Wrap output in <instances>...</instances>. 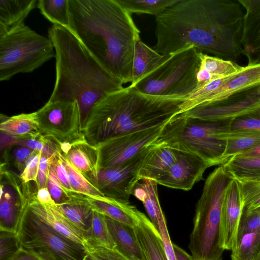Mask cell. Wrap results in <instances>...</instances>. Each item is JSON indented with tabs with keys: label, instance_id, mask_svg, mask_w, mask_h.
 <instances>
[{
	"label": "cell",
	"instance_id": "6da1fadb",
	"mask_svg": "<svg viewBox=\"0 0 260 260\" xmlns=\"http://www.w3.org/2000/svg\"><path fill=\"white\" fill-rule=\"evenodd\" d=\"M245 13L240 0H178L155 17L152 48L166 55L192 46L235 62L243 54Z\"/></svg>",
	"mask_w": 260,
	"mask_h": 260
},
{
	"label": "cell",
	"instance_id": "7a4b0ae2",
	"mask_svg": "<svg viewBox=\"0 0 260 260\" xmlns=\"http://www.w3.org/2000/svg\"><path fill=\"white\" fill-rule=\"evenodd\" d=\"M69 29L111 75L131 83L140 31L117 0H68Z\"/></svg>",
	"mask_w": 260,
	"mask_h": 260
},
{
	"label": "cell",
	"instance_id": "3957f363",
	"mask_svg": "<svg viewBox=\"0 0 260 260\" xmlns=\"http://www.w3.org/2000/svg\"><path fill=\"white\" fill-rule=\"evenodd\" d=\"M48 37L55 53V81L48 101L76 102L83 121L91 108L123 83L109 73L68 28L52 25Z\"/></svg>",
	"mask_w": 260,
	"mask_h": 260
},
{
	"label": "cell",
	"instance_id": "277c9868",
	"mask_svg": "<svg viewBox=\"0 0 260 260\" xmlns=\"http://www.w3.org/2000/svg\"><path fill=\"white\" fill-rule=\"evenodd\" d=\"M182 99L147 95L128 86L108 94L82 122L85 140L96 146L111 138L161 126L178 114Z\"/></svg>",
	"mask_w": 260,
	"mask_h": 260
},
{
	"label": "cell",
	"instance_id": "5b68a950",
	"mask_svg": "<svg viewBox=\"0 0 260 260\" xmlns=\"http://www.w3.org/2000/svg\"><path fill=\"white\" fill-rule=\"evenodd\" d=\"M233 178L220 165L207 178L195 210L188 245L194 260H222L221 214L225 189Z\"/></svg>",
	"mask_w": 260,
	"mask_h": 260
},
{
	"label": "cell",
	"instance_id": "8992f818",
	"mask_svg": "<svg viewBox=\"0 0 260 260\" xmlns=\"http://www.w3.org/2000/svg\"><path fill=\"white\" fill-rule=\"evenodd\" d=\"M232 120L212 121L178 114L166 123L153 144L189 152L201 158L209 167L225 163L223 155Z\"/></svg>",
	"mask_w": 260,
	"mask_h": 260
},
{
	"label": "cell",
	"instance_id": "52a82bcc",
	"mask_svg": "<svg viewBox=\"0 0 260 260\" xmlns=\"http://www.w3.org/2000/svg\"><path fill=\"white\" fill-rule=\"evenodd\" d=\"M200 52L191 46L169 54L132 87L147 95L183 99L197 88Z\"/></svg>",
	"mask_w": 260,
	"mask_h": 260
},
{
	"label": "cell",
	"instance_id": "ba28073f",
	"mask_svg": "<svg viewBox=\"0 0 260 260\" xmlns=\"http://www.w3.org/2000/svg\"><path fill=\"white\" fill-rule=\"evenodd\" d=\"M55 56L50 39L23 23L0 35V81L31 73Z\"/></svg>",
	"mask_w": 260,
	"mask_h": 260
},
{
	"label": "cell",
	"instance_id": "9c48e42d",
	"mask_svg": "<svg viewBox=\"0 0 260 260\" xmlns=\"http://www.w3.org/2000/svg\"><path fill=\"white\" fill-rule=\"evenodd\" d=\"M21 249L42 260H83L85 247L54 230L26 207L17 232Z\"/></svg>",
	"mask_w": 260,
	"mask_h": 260
},
{
	"label": "cell",
	"instance_id": "30bf717a",
	"mask_svg": "<svg viewBox=\"0 0 260 260\" xmlns=\"http://www.w3.org/2000/svg\"><path fill=\"white\" fill-rule=\"evenodd\" d=\"M36 112L39 133L55 141L60 151L64 152L71 144L85 139L76 102L48 101Z\"/></svg>",
	"mask_w": 260,
	"mask_h": 260
},
{
	"label": "cell",
	"instance_id": "8fae6325",
	"mask_svg": "<svg viewBox=\"0 0 260 260\" xmlns=\"http://www.w3.org/2000/svg\"><path fill=\"white\" fill-rule=\"evenodd\" d=\"M164 125L118 135L96 145L100 169L117 167L137 158L154 143Z\"/></svg>",
	"mask_w": 260,
	"mask_h": 260
},
{
	"label": "cell",
	"instance_id": "7c38bea8",
	"mask_svg": "<svg viewBox=\"0 0 260 260\" xmlns=\"http://www.w3.org/2000/svg\"><path fill=\"white\" fill-rule=\"evenodd\" d=\"M260 106V85L217 102L198 106L180 113L204 120H232Z\"/></svg>",
	"mask_w": 260,
	"mask_h": 260
},
{
	"label": "cell",
	"instance_id": "4fadbf2b",
	"mask_svg": "<svg viewBox=\"0 0 260 260\" xmlns=\"http://www.w3.org/2000/svg\"><path fill=\"white\" fill-rule=\"evenodd\" d=\"M152 145L143 153L130 162L115 168L100 169L96 186L106 197L128 201L135 184L139 181L138 173L140 167Z\"/></svg>",
	"mask_w": 260,
	"mask_h": 260
},
{
	"label": "cell",
	"instance_id": "5bb4252c",
	"mask_svg": "<svg viewBox=\"0 0 260 260\" xmlns=\"http://www.w3.org/2000/svg\"><path fill=\"white\" fill-rule=\"evenodd\" d=\"M208 168L206 163L199 156L177 150L175 162L156 182L168 187L188 191L203 179L204 173Z\"/></svg>",
	"mask_w": 260,
	"mask_h": 260
},
{
	"label": "cell",
	"instance_id": "9a60e30c",
	"mask_svg": "<svg viewBox=\"0 0 260 260\" xmlns=\"http://www.w3.org/2000/svg\"><path fill=\"white\" fill-rule=\"evenodd\" d=\"M244 208L238 181L232 179L224 193L221 214V235L223 249L231 250Z\"/></svg>",
	"mask_w": 260,
	"mask_h": 260
},
{
	"label": "cell",
	"instance_id": "2e32d148",
	"mask_svg": "<svg viewBox=\"0 0 260 260\" xmlns=\"http://www.w3.org/2000/svg\"><path fill=\"white\" fill-rule=\"evenodd\" d=\"M28 207L41 220L63 236L84 246V233L57 209L56 205L39 202L36 196L29 198Z\"/></svg>",
	"mask_w": 260,
	"mask_h": 260
},
{
	"label": "cell",
	"instance_id": "e0dca14e",
	"mask_svg": "<svg viewBox=\"0 0 260 260\" xmlns=\"http://www.w3.org/2000/svg\"><path fill=\"white\" fill-rule=\"evenodd\" d=\"M29 198L15 195L7 185H1L0 230L17 233Z\"/></svg>",
	"mask_w": 260,
	"mask_h": 260
},
{
	"label": "cell",
	"instance_id": "ac0fdd59",
	"mask_svg": "<svg viewBox=\"0 0 260 260\" xmlns=\"http://www.w3.org/2000/svg\"><path fill=\"white\" fill-rule=\"evenodd\" d=\"M63 155L72 165L95 185L100 170L99 152L96 147L83 139L71 144Z\"/></svg>",
	"mask_w": 260,
	"mask_h": 260
},
{
	"label": "cell",
	"instance_id": "d6986e66",
	"mask_svg": "<svg viewBox=\"0 0 260 260\" xmlns=\"http://www.w3.org/2000/svg\"><path fill=\"white\" fill-rule=\"evenodd\" d=\"M106 222L114 241L115 249L129 260H147L134 227L105 216Z\"/></svg>",
	"mask_w": 260,
	"mask_h": 260
},
{
	"label": "cell",
	"instance_id": "ffe728a7",
	"mask_svg": "<svg viewBox=\"0 0 260 260\" xmlns=\"http://www.w3.org/2000/svg\"><path fill=\"white\" fill-rule=\"evenodd\" d=\"M177 150L169 147L152 144L142 162L138 173L139 180H156L164 174L175 162Z\"/></svg>",
	"mask_w": 260,
	"mask_h": 260
},
{
	"label": "cell",
	"instance_id": "44dd1931",
	"mask_svg": "<svg viewBox=\"0 0 260 260\" xmlns=\"http://www.w3.org/2000/svg\"><path fill=\"white\" fill-rule=\"evenodd\" d=\"M199 57L200 63L197 74L196 88L201 87L214 79L234 76L243 68L234 61L201 52L199 53Z\"/></svg>",
	"mask_w": 260,
	"mask_h": 260
},
{
	"label": "cell",
	"instance_id": "7402d4cb",
	"mask_svg": "<svg viewBox=\"0 0 260 260\" xmlns=\"http://www.w3.org/2000/svg\"><path fill=\"white\" fill-rule=\"evenodd\" d=\"M134 229L147 260H168L158 231L142 212Z\"/></svg>",
	"mask_w": 260,
	"mask_h": 260
},
{
	"label": "cell",
	"instance_id": "603a6c76",
	"mask_svg": "<svg viewBox=\"0 0 260 260\" xmlns=\"http://www.w3.org/2000/svg\"><path fill=\"white\" fill-rule=\"evenodd\" d=\"M245 9L242 45L246 56L260 51V0H240Z\"/></svg>",
	"mask_w": 260,
	"mask_h": 260
},
{
	"label": "cell",
	"instance_id": "cb8c5ba5",
	"mask_svg": "<svg viewBox=\"0 0 260 260\" xmlns=\"http://www.w3.org/2000/svg\"><path fill=\"white\" fill-rule=\"evenodd\" d=\"M85 198L93 210L112 219L133 227L138 223L141 212L128 201L110 198L105 201L86 197Z\"/></svg>",
	"mask_w": 260,
	"mask_h": 260
},
{
	"label": "cell",
	"instance_id": "d4e9b609",
	"mask_svg": "<svg viewBox=\"0 0 260 260\" xmlns=\"http://www.w3.org/2000/svg\"><path fill=\"white\" fill-rule=\"evenodd\" d=\"M36 0H0V35L24 23Z\"/></svg>",
	"mask_w": 260,
	"mask_h": 260
},
{
	"label": "cell",
	"instance_id": "484cf974",
	"mask_svg": "<svg viewBox=\"0 0 260 260\" xmlns=\"http://www.w3.org/2000/svg\"><path fill=\"white\" fill-rule=\"evenodd\" d=\"M162 55L150 47L141 40L135 45L132 82L134 86L143 78L157 67L168 56Z\"/></svg>",
	"mask_w": 260,
	"mask_h": 260
},
{
	"label": "cell",
	"instance_id": "4316f807",
	"mask_svg": "<svg viewBox=\"0 0 260 260\" xmlns=\"http://www.w3.org/2000/svg\"><path fill=\"white\" fill-rule=\"evenodd\" d=\"M157 184L150 179L140 180L135 184L132 194L142 202L149 219L158 231L159 222L165 216L159 203Z\"/></svg>",
	"mask_w": 260,
	"mask_h": 260
},
{
	"label": "cell",
	"instance_id": "83f0119b",
	"mask_svg": "<svg viewBox=\"0 0 260 260\" xmlns=\"http://www.w3.org/2000/svg\"><path fill=\"white\" fill-rule=\"evenodd\" d=\"M57 209L84 235L89 231L93 209L84 196H78L71 202L56 205Z\"/></svg>",
	"mask_w": 260,
	"mask_h": 260
},
{
	"label": "cell",
	"instance_id": "f1b7e54d",
	"mask_svg": "<svg viewBox=\"0 0 260 260\" xmlns=\"http://www.w3.org/2000/svg\"><path fill=\"white\" fill-rule=\"evenodd\" d=\"M0 123L2 133L9 134L19 139H27L35 136L40 133L36 112L21 113L7 117L3 116Z\"/></svg>",
	"mask_w": 260,
	"mask_h": 260
},
{
	"label": "cell",
	"instance_id": "f546056e",
	"mask_svg": "<svg viewBox=\"0 0 260 260\" xmlns=\"http://www.w3.org/2000/svg\"><path fill=\"white\" fill-rule=\"evenodd\" d=\"M226 140L223 157L226 162L232 157L260 144V132L250 130L229 131L222 136Z\"/></svg>",
	"mask_w": 260,
	"mask_h": 260
},
{
	"label": "cell",
	"instance_id": "4dcf8cb0",
	"mask_svg": "<svg viewBox=\"0 0 260 260\" xmlns=\"http://www.w3.org/2000/svg\"><path fill=\"white\" fill-rule=\"evenodd\" d=\"M222 166L231 177L237 180L260 179V155H237Z\"/></svg>",
	"mask_w": 260,
	"mask_h": 260
},
{
	"label": "cell",
	"instance_id": "1f68e13d",
	"mask_svg": "<svg viewBox=\"0 0 260 260\" xmlns=\"http://www.w3.org/2000/svg\"><path fill=\"white\" fill-rule=\"evenodd\" d=\"M57 154L67 169L70 185L74 193L102 201L108 199V197H106L94 184L72 165L60 151H58Z\"/></svg>",
	"mask_w": 260,
	"mask_h": 260
},
{
	"label": "cell",
	"instance_id": "d6a6232c",
	"mask_svg": "<svg viewBox=\"0 0 260 260\" xmlns=\"http://www.w3.org/2000/svg\"><path fill=\"white\" fill-rule=\"evenodd\" d=\"M232 260H260V229L237 234Z\"/></svg>",
	"mask_w": 260,
	"mask_h": 260
},
{
	"label": "cell",
	"instance_id": "836d02e7",
	"mask_svg": "<svg viewBox=\"0 0 260 260\" xmlns=\"http://www.w3.org/2000/svg\"><path fill=\"white\" fill-rule=\"evenodd\" d=\"M37 7L41 13L54 25L69 29L68 0H39Z\"/></svg>",
	"mask_w": 260,
	"mask_h": 260
},
{
	"label": "cell",
	"instance_id": "e575fe53",
	"mask_svg": "<svg viewBox=\"0 0 260 260\" xmlns=\"http://www.w3.org/2000/svg\"><path fill=\"white\" fill-rule=\"evenodd\" d=\"M178 0H117L131 14H147L157 16Z\"/></svg>",
	"mask_w": 260,
	"mask_h": 260
},
{
	"label": "cell",
	"instance_id": "d590c367",
	"mask_svg": "<svg viewBox=\"0 0 260 260\" xmlns=\"http://www.w3.org/2000/svg\"><path fill=\"white\" fill-rule=\"evenodd\" d=\"M85 238L86 241L96 245L112 249L115 247L105 215L95 210H93L91 228L85 234Z\"/></svg>",
	"mask_w": 260,
	"mask_h": 260
},
{
	"label": "cell",
	"instance_id": "8d00e7d4",
	"mask_svg": "<svg viewBox=\"0 0 260 260\" xmlns=\"http://www.w3.org/2000/svg\"><path fill=\"white\" fill-rule=\"evenodd\" d=\"M55 157L56 156L50 163L47 187L55 204L60 205L71 202L77 195H73V194L68 192L60 183L55 170Z\"/></svg>",
	"mask_w": 260,
	"mask_h": 260
},
{
	"label": "cell",
	"instance_id": "74e56055",
	"mask_svg": "<svg viewBox=\"0 0 260 260\" xmlns=\"http://www.w3.org/2000/svg\"><path fill=\"white\" fill-rule=\"evenodd\" d=\"M237 181L242 197L243 209L251 210L260 207V179Z\"/></svg>",
	"mask_w": 260,
	"mask_h": 260
},
{
	"label": "cell",
	"instance_id": "f35d334b",
	"mask_svg": "<svg viewBox=\"0 0 260 260\" xmlns=\"http://www.w3.org/2000/svg\"><path fill=\"white\" fill-rule=\"evenodd\" d=\"M21 249L17 233L0 230V260H10Z\"/></svg>",
	"mask_w": 260,
	"mask_h": 260
},
{
	"label": "cell",
	"instance_id": "ab89813d",
	"mask_svg": "<svg viewBox=\"0 0 260 260\" xmlns=\"http://www.w3.org/2000/svg\"><path fill=\"white\" fill-rule=\"evenodd\" d=\"M239 130L260 132V106L231 120L230 131Z\"/></svg>",
	"mask_w": 260,
	"mask_h": 260
},
{
	"label": "cell",
	"instance_id": "60d3db41",
	"mask_svg": "<svg viewBox=\"0 0 260 260\" xmlns=\"http://www.w3.org/2000/svg\"><path fill=\"white\" fill-rule=\"evenodd\" d=\"M87 252L95 260H129L115 248H109L85 241Z\"/></svg>",
	"mask_w": 260,
	"mask_h": 260
},
{
	"label": "cell",
	"instance_id": "b9f144b4",
	"mask_svg": "<svg viewBox=\"0 0 260 260\" xmlns=\"http://www.w3.org/2000/svg\"><path fill=\"white\" fill-rule=\"evenodd\" d=\"M259 229L260 207L251 210L243 209L239 221L237 234Z\"/></svg>",
	"mask_w": 260,
	"mask_h": 260
},
{
	"label": "cell",
	"instance_id": "7bdbcfd3",
	"mask_svg": "<svg viewBox=\"0 0 260 260\" xmlns=\"http://www.w3.org/2000/svg\"><path fill=\"white\" fill-rule=\"evenodd\" d=\"M42 153L36 151L28 159L20 177L24 183L34 181L38 183L39 162Z\"/></svg>",
	"mask_w": 260,
	"mask_h": 260
},
{
	"label": "cell",
	"instance_id": "ee69618b",
	"mask_svg": "<svg viewBox=\"0 0 260 260\" xmlns=\"http://www.w3.org/2000/svg\"><path fill=\"white\" fill-rule=\"evenodd\" d=\"M46 153H42L39 162L38 176V189L47 187L48 175L50 163L56 156Z\"/></svg>",
	"mask_w": 260,
	"mask_h": 260
},
{
	"label": "cell",
	"instance_id": "f6af8a7d",
	"mask_svg": "<svg viewBox=\"0 0 260 260\" xmlns=\"http://www.w3.org/2000/svg\"><path fill=\"white\" fill-rule=\"evenodd\" d=\"M36 151L29 147L19 145L12 152V156L18 169L24 170L27 161Z\"/></svg>",
	"mask_w": 260,
	"mask_h": 260
},
{
	"label": "cell",
	"instance_id": "bcb514c9",
	"mask_svg": "<svg viewBox=\"0 0 260 260\" xmlns=\"http://www.w3.org/2000/svg\"><path fill=\"white\" fill-rule=\"evenodd\" d=\"M55 170L56 176L62 187L70 193H74L70 185L67 169L57 153L55 158Z\"/></svg>",
	"mask_w": 260,
	"mask_h": 260
},
{
	"label": "cell",
	"instance_id": "7dc6e473",
	"mask_svg": "<svg viewBox=\"0 0 260 260\" xmlns=\"http://www.w3.org/2000/svg\"><path fill=\"white\" fill-rule=\"evenodd\" d=\"M158 232L162 240L164 246L168 260H176L167 229L166 219L159 223Z\"/></svg>",
	"mask_w": 260,
	"mask_h": 260
},
{
	"label": "cell",
	"instance_id": "c3c4849f",
	"mask_svg": "<svg viewBox=\"0 0 260 260\" xmlns=\"http://www.w3.org/2000/svg\"><path fill=\"white\" fill-rule=\"evenodd\" d=\"M36 197L37 200L41 203L56 205L51 197L47 187L39 189Z\"/></svg>",
	"mask_w": 260,
	"mask_h": 260
},
{
	"label": "cell",
	"instance_id": "681fc988",
	"mask_svg": "<svg viewBox=\"0 0 260 260\" xmlns=\"http://www.w3.org/2000/svg\"><path fill=\"white\" fill-rule=\"evenodd\" d=\"M10 260H42L36 255L21 249Z\"/></svg>",
	"mask_w": 260,
	"mask_h": 260
},
{
	"label": "cell",
	"instance_id": "f907efd6",
	"mask_svg": "<svg viewBox=\"0 0 260 260\" xmlns=\"http://www.w3.org/2000/svg\"><path fill=\"white\" fill-rule=\"evenodd\" d=\"M176 260H194L192 256L175 244H172Z\"/></svg>",
	"mask_w": 260,
	"mask_h": 260
},
{
	"label": "cell",
	"instance_id": "816d5d0a",
	"mask_svg": "<svg viewBox=\"0 0 260 260\" xmlns=\"http://www.w3.org/2000/svg\"><path fill=\"white\" fill-rule=\"evenodd\" d=\"M238 155L244 156L260 155V144Z\"/></svg>",
	"mask_w": 260,
	"mask_h": 260
},
{
	"label": "cell",
	"instance_id": "f5cc1de1",
	"mask_svg": "<svg viewBox=\"0 0 260 260\" xmlns=\"http://www.w3.org/2000/svg\"><path fill=\"white\" fill-rule=\"evenodd\" d=\"M83 260H95L89 253H87Z\"/></svg>",
	"mask_w": 260,
	"mask_h": 260
}]
</instances>
